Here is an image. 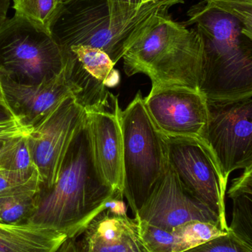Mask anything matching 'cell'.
Instances as JSON below:
<instances>
[{
  "label": "cell",
  "mask_w": 252,
  "mask_h": 252,
  "mask_svg": "<svg viewBox=\"0 0 252 252\" xmlns=\"http://www.w3.org/2000/svg\"><path fill=\"white\" fill-rule=\"evenodd\" d=\"M116 192H121L114 190L96 168L86 118L57 181L49 189H39L35 210L25 224L78 238Z\"/></svg>",
  "instance_id": "obj_1"
},
{
  "label": "cell",
  "mask_w": 252,
  "mask_h": 252,
  "mask_svg": "<svg viewBox=\"0 0 252 252\" xmlns=\"http://www.w3.org/2000/svg\"><path fill=\"white\" fill-rule=\"evenodd\" d=\"M188 16L187 25H196L204 42L200 92L210 100L252 96V39L244 35L241 22L205 1Z\"/></svg>",
  "instance_id": "obj_2"
},
{
  "label": "cell",
  "mask_w": 252,
  "mask_h": 252,
  "mask_svg": "<svg viewBox=\"0 0 252 252\" xmlns=\"http://www.w3.org/2000/svg\"><path fill=\"white\" fill-rule=\"evenodd\" d=\"M183 0L142 4L127 20L112 21L105 0H70L59 5L49 32L63 50L75 46L100 49L116 64L161 16Z\"/></svg>",
  "instance_id": "obj_3"
},
{
  "label": "cell",
  "mask_w": 252,
  "mask_h": 252,
  "mask_svg": "<svg viewBox=\"0 0 252 252\" xmlns=\"http://www.w3.org/2000/svg\"><path fill=\"white\" fill-rule=\"evenodd\" d=\"M127 76L144 74L152 88L187 87L200 91L204 42L199 31L187 29L169 15L161 16L123 56Z\"/></svg>",
  "instance_id": "obj_4"
},
{
  "label": "cell",
  "mask_w": 252,
  "mask_h": 252,
  "mask_svg": "<svg viewBox=\"0 0 252 252\" xmlns=\"http://www.w3.org/2000/svg\"><path fill=\"white\" fill-rule=\"evenodd\" d=\"M123 140V195L133 216L168 167L166 136L146 110L139 91L120 115Z\"/></svg>",
  "instance_id": "obj_5"
},
{
  "label": "cell",
  "mask_w": 252,
  "mask_h": 252,
  "mask_svg": "<svg viewBox=\"0 0 252 252\" xmlns=\"http://www.w3.org/2000/svg\"><path fill=\"white\" fill-rule=\"evenodd\" d=\"M65 52L48 30L14 15L0 27V75L37 85L60 75Z\"/></svg>",
  "instance_id": "obj_6"
},
{
  "label": "cell",
  "mask_w": 252,
  "mask_h": 252,
  "mask_svg": "<svg viewBox=\"0 0 252 252\" xmlns=\"http://www.w3.org/2000/svg\"><path fill=\"white\" fill-rule=\"evenodd\" d=\"M207 108L205 142L228 183L232 172L252 166V96L207 100Z\"/></svg>",
  "instance_id": "obj_7"
},
{
  "label": "cell",
  "mask_w": 252,
  "mask_h": 252,
  "mask_svg": "<svg viewBox=\"0 0 252 252\" xmlns=\"http://www.w3.org/2000/svg\"><path fill=\"white\" fill-rule=\"evenodd\" d=\"M166 140L169 164L179 182L188 192L218 215L220 227L229 232L225 207L228 183L210 147L204 141L194 138L166 136Z\"/></svg>",
  "instance_id": "obj_8"
},
{
  "label": "cell",
  "mask_w": 252,
  "mask_h": 252,
  "mask_svg": "<svg viewBox=\"0 0 252 252\" xmlns=\"http://www.w3.org/2000/svg\"><path fill=\"white\" fill-rule=\"evenodd\" d=\"M86 118L87 112L71 94L28 131L30 151L39 175V189H49L56 183L68 150Z\"/></svg>",
  "instance_id": "obj_9"
},
{
  "label": "cell",
  "mask_w": 252,
  "mask_h": 252,
  "mask_svg": "<svg viewBox=\"0 0 252 252\" xmlns=\"http://www.w3.org/2000/svg\"><path fill=\"white\" fill-rule=\"evenodd\" d=\"M64 52V77L75 102L86 112L112 107V93L108 88L119 84L120 75L109 56L87 46H75Z\"/></svg>",
  "instance_id": "obj_10"
},
{
  "label": "cell",
  "mask_w": 252,
  "mask_h": 252,
  "mask_svg": "<svg viewBox=\"0 0 252 252\" xmlns=\"http://www.w3.org/2000/svg\"><path fill=\"white\" fill-rule=\"evenodd\" d=\"M144 102L164 136L205 142L208 108L207 97L201 92L176 86L155 87Z\"/></svg>",
  "instance_id": "obj_11"
},
{
  "label": "cell",
  "mask_w": 252,
  "mask_h": 252,
  "mask_svg": "<svg viewBox=\"0 0 252 252\" xmlns=\"http://www.w3.org/2000/svg\"><path fill=\"white\" fill-rule=\"evenodd\" d=\"M134 217L168 231L191 222L220 225L218 215L183 188L170 164Z\"/></svg>",
  "instance_id": "obj_12"
},
{
  "label": "cell",
  "mask_w": 252,
  "mask_h": 252,
  "mask_svg": "<svg viewBox=\"0 0 252 252\" xmlns=\"http://www.w3.org/2000/svg\"><path fill=\"white\" fill-rule=\"evenodd\" d=\"M112 110L87 112L93 159L98 171L115 191H123V140L118 97L111 94ZM123 193V192H122Z\"/></svg>",
  "instance_id": "obj_13"
},
{
  "label": "cell",
  "mask_w": 252,
  "mask_h": 252,
  "mask_svg": "<svg viewBox=\"0 0 252 252\" xmlns=\"http://www.w3.org/2000/svg\"><path fill=\"white\" fill-rule=\"evenodd\" d=\"M0 82L15 120L28 131L38 125L71 94L63 70L56 78L37 85H21L2 75H0Z\"/></svg>",
  "instance_id": "obj_14"
},
{
  "label": "cell",
  "mask_w": 252,
  "mask_h": 252,
  "mask_svg": "<svg viewBox=\"0 0 252 252\" xmlns=\"http://www.w3.org/2000/svg\"><path fill=\"white\" fill-rule=\"evenodd\" d=\"M79 252H145L136 219L106 209L82 234ZM77 240V238H76Z\"/></svg>",
  "instance_id": "obj_15"
},
{
  "label": "cell",
  "mask_w": 252,
  "mask_h": 252,
  "mask_svg": "<svg viewBox=\"0 0 252 252\" xmlns=\"http://www.w3.org/2000/svg\"><path fill=\"white\" fill-rule=\"evenodd\" d=\"M68 239L64 234L31 225L0 222V252H56Z\"/></svg>",
  "instance_id": "obj_16"
},
{
  "label": "cell",
  "mask_w": 252,
  "mask_h": 252,
  "mask_svg": "<svg viewBox=\"0 0 252 252\" xmlns=\"http://www.w3.org/2000/svg\"><path fill=\"white\" fill-rule=\"evenodd\" d=\"M228 195L233 201L229 231L252 246V166L232 181Z\"/></svg>",
  "instance_id": "obj_17"
},
{
  "label": "cell",
  "mask_w": 252,
  "mask_h": 252,
  "mask_svg": "<svg viewBox=\"0 0 252 252\" xmlns=\"http://www.w3.org/2000/svg\"><path fill=\"white\" fill-rule=\"evenodd\" d=\"M28 133L7 139L0 150V170L32 176L38 173L33 160Z\"/></svg>",
  "instance_id": "obj_18"
},
{
  "label": "cell",
  "mask_w": 252,
  "mask_h": 252,
  "mask_svg": "<svg viewBox=\"0 0 252 252\" xmlns=\"http://www.w3.org/2000/svg\"><path fill=\"white\" fill-rule=\"evenodd\" d=\"M38 192L0 198V222L7 224H25L35 210Z\"/></svg>",
  "instance_id": "obj_19"
},
{
  "label": "cell",
  "mask_w": 252,
  "mask_h": 252,
  "mask_svg": "<svg viewBox=\"0 0 252 252\" xmlns=\"http://www.w3.org/2000/svg\"><path fill=\"white\" fill-rule=\"evenodd\" d=\"M60 5L59 0H13L15 15L48 30Z\"/></svg>",
  "instance_id": "obj_20"
},
{
  "label": "cell",
  "mask_w": 252,
  "mask_h": 252,
  "mask_svg": "<svg viewBox=\"0 0 252 252\" xmlns=\"http://www.w3.org/2000/svg\"><path fill=\"white\" fill-rule=\"evenodd\" d=\"M137 223L145 252H176V238L173 231L166 230L143 222Z\"/></svg>",
  "instance_id": "obj_21"
},
{
  "label": "cell",
  "mask_w": 252,
  "mask_h": 252,
  "mask_svg": "<svg viewBox=\"0 0 252 252\" xmlns=\"http://www.w3.org/2000/svg\"><path fill=\"white\" fill-rule=\"evenodd\" d=\"M38 173L32 176L0 170V198L39 191Z\"/></svg>",
  "instance_id": "obj_22"
},
{
  "label": "cell",
  "mask_w": 252,
  "mask_h": 252,
  "mask_svg": "<svg viewBox=\"0 0 252 252\" xmlns=\"http://www.w3.org/2000/svg\"><path fill=\"white\" fill-rule=\"evenodd\" d=\"M212 7L223 10L242 24L244 35L252 39V0H204Z\"/></svg>",
  "instance_id": "obj_23"
},
{
  "label": "cell",
  "mask_w": 252,
  "mask_h": 252,
  "mask_svg": "<svg viewBox=\"0 0 252 252\" xmlns=\"http://www.w3.org/2000/svg\"><path fill=\"white\" fill-rule=\"evenodd\" d=\"M183 252H252V246L241 241L229 231L224 235Z\"/></svg>",
  "instance_id": "obj_24"
},
{
  "label": "cell",
  "mask_w": 252,
  "mask_h": 252,
  "mask_svg": "<svg viewBox=\"0 0 252 252\" xmlns=\"http://www.w3.org/2000/svg\"><path fill=\"white\" fill-rule=\"evenodd\" d=\"M142 0H105L111 20L132 19L142 7Z\"/></svg>",
  "instance_id": "obj_25"
},
{
  "label": "cell",
  "mask_w": 252,
  "mask_h": 252,
  "mask_svg": "<svg viewBox=\"0 0 252 252\" xmlns=\"http://www.w3.org/2000/svg\"><path fill=\"white\" fill-rule=\"evenodd\" d=\"M28 132L16 121L0 124V139H10Z\"/></svg>",
  "instance_id": "obj_26"
},
{
  "label": "cell",
  "mask_w": 252,
  "mask_h": 252,
  "mask_svg": "<svg viewBox=\"0 0 252 252\" xmlns=\"http://www.w3.org/2000/svg\"><path fill=\"white\" fill-rule=\"evenodd\" d=\"M16 121L10 108L7 106V102L3 94L1 82H0V124Z\"/></svg>",
  "instance_id": "obj_27"
},
{
  "label": "cell",
  "mask_w": 252,
  "mask_h": 252,
  "mask_svg": "<svg viewBox=\"0 0 252 252\" xmlns=\"http://www.w3.org/2000/svg\"><path fill=\"white\" fill-rule=\"evenodd\" d=\"M58 252H79L76 238H68Z\"/></svg>",
  "instance_id": "obj_28"
},
{
  "label": "cell",
  "mask_w": 252,
  "mask_h": 252,
  "mask_svg": "<svg viewBox=\"0 0 252 252\" xmlns=\"http://www.w3.org/2000/svg\"><path fill=\"white\" fill-rule=\"evenodd\" d=\"M10 0H0V27L7 20V10Z\"/></svg>",
  "instance_id": "obj_29"
},
{
  "label": "cell",
  "mask_w": 252,
  "mask_h": 252,
  "mask_svg": "<svg viewBox=\"0 0 252 252\" xmlns=\"http://www.w3.org/2000/svg\"><path fill=\"white\" fill-rule=\"evenodd\" d=\"M159 1V0H142L141 4H148V3L153 2V1Z\"/></svg>",
  "instance_id": "obj_30"
},
{
  "label": "cell",
  "mask_w": 252,
  "mask_h": 252,
  "mask_svg": "<svg viewBox=\"0 0 252 252\" xmlns=\"http://www.w3.org/2000/svg\"><path fill=\"white\" fill-rule=\"evenodd\" d=\"M7 139H0V150L2 148V147L4 146V143H5L6 141L7 140Z\"/></svg>",
  "instance_id": "obj_31"
},
{
  "label": "cell",
  "mask_w": 252,
  "mask_h": 252,
  "mask_svg": "<svg viewBox=\"0 0 252 252\" xmlns=\"http://www.w3.org/2000/svg\"><path fill=\"white\" fill-rule=\"evenodd\" d=\"M59 1L60 4H62V3L66 2V1H70V0H59Z\"/></svg>",
  "instance_id": "obj_32"
},
{
  "label": "cell",
  "mask_w": 252,
  "mask_h": 252,
  "mask_svg": "<svg viewBox=\"0 0 252 252\" xmlns=\"http://www.w3.org/2000/svg\"><path fill=\"white\" fill-rule=\"evenodd\" d=\"M58 251H59V250H58ZM58 251H57V252H58Z\"/></svg>",
  "instance_id": "obj_33"
}]
</instances>
